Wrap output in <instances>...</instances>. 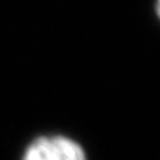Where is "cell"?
Returning a JSON list of instances; mask_svg holds the SVG:
<instances>
[{
	"mask_svg": "<svg viewBox=\"0 0 160 160\" xmlns=\"http://www.w3.org/2000/svg\"><path fill=\"white\" fill-rule=\"evenodd\" d=\"M19 160H91V157L77 138L64 132H45L25 144Z\"/></svg>",
	"mask_w": 160,
	"mask_h": 160,
	"instance_id": "cell-1",
	"label": "cell"
},
{
	"mask_svg": "<svg viewBox=\"0 0 160 160\" xmlns=\"http://www.w3.org/2000/svg\"><path fill=\"white\" fill-rule=\"evenodd\" d=\"M154 12H156V17L159 18L160 21V0H154Z\"/></svg>",
	"mask_w": 160,
	"mask_h": 160,
	"instance_id": "cell-2",
	"label": "cell"
}]
</instances>
